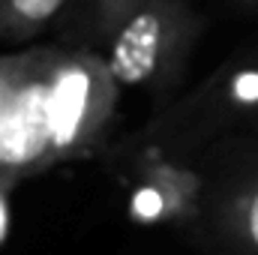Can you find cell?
Wrapping results in <instances>:
<instances>
[{"label": "cell", "mask_w": 258, "mask_h": 255, "mask_svg": "<svg viewBox=\"0 0 258 255\" xmlns=\"http://www.w3.org/2000/svg\"><path fill=\"white\" fill-rule=\"evenodd\" d=\"M117 78L108 60L96 54H57L48 87V120H51V153L54 159L87 150L105 129L114 99Z\"/></svg>", "instance_id": "1"}, {"label": "cell", "mask_w": 258, "mask_h": 255, "mask_svg": "<svg viewBox=\"0 0 258 255\" xmlns=\"http://www.w3.org/2000/svg\"><path fill=\"white\" fill-rule=\"evenodd\" d=\"M60 51H30L24 72L18 75L3 114H0V183L33 174L54 162L51 120H48V87L51 69Z\"/></svg>", "instance_id": "2"}, {"label": "cell", "mask_w": 258, "mask_h": 255, "mask_svg": "<svg viewBox=\"0 0 258 255\" xmlns=\"http://www.w3.org/2000/svg\"><path fill=\"white\" fill-rule=\"evenodd\" d=\"M189 24L180 3L144 0L114 27L108 66L117 84H150L177 60Z\"/></svg>", "instance_id": "3"}, {"label": "cell", "mask_w": 258, "mask_h": 255, "mask_svg": "<svg viewBox=\"0 0 258 255\" xmlns=\"http://www.w3.org/2000/svg\"><path fill=\"white\" fill-rule=\"evenodd\" d=\"M66 0H0V36L24 39L57 18Z\"/></svg>", "instance_id": "4"}, {"label": "cell", "mask_w": 258, "mask_h": 255, "mask_svg": "<svg viewBox=\"0 0 258 255\" xmlns=\"http://www.w3.org/2000/svg\"><path fill=\"white\" fill-rule=\"evenodd\" d=\"M27 57H30V51H24V54H0V114H3V105H6L18 75L27 66Z\"/></svg>", "instance_id": "5"}, {"label": "cell", "mask_w": 258, "mask_h": 255, "mask_svg": "<svg viewBox=\"0 0 258 255\" xmlns=\"http://www.w3.org/2000/svg\"><path fill=\"white\" fill-rule=\"evenodd\" d=\"M132 213L138 219H159L165 213V192L156 186H144L138 189L135 201H132Z\"/></svg>", "instance_id": "6"}, {"label": "cell", "mask_w": 258, "mask_h": 255, "mask_svg": "<svg viewBox=\"0 0 258 255\" xmlns=\"http://www.w3.org/2000/svg\"><path fill=\"white\" fill-rule=\"evenodd\" d=\"M240 222H243V237L246 243L252 246V252L258 255V186L243 201V213H240Z\"/></svg>", "instance_id": "7"}, {"label": "cell", "mask_w": 258, "mask_h": 255, "mask_svg": "<svg viewBox=\"0 0 258 255\" xmlns=\"http://www.w3.org/2000/svg\"><path fill=\"white\" fill-rule=\"evenodd\" d=\"M144 0H102V9L108 12V21L117 27L120 24V18H126L129 12L135 9V6H141Z\"/></svg>", "instance_id": "8"}, {"label": "cell", "mask_w": 258, "mask_h": 255, "mask_svg": "<svg viewBox=\"0 0 258 255\" xmlns=\"http://www.w3.org/2000/svg\"><path fill=\"white\" fill-rule=\"evenodd\" d=\"M6 186L0 183V243L6 240V234H9V204H6Z\"/></svg>", "instance_id": "9"}]
</instances>
